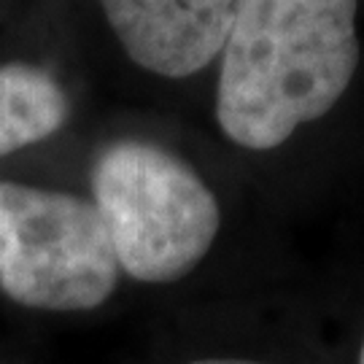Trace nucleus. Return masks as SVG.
Returning <instances> with one entry per match:
<instances>
[{
  "instance_id": "f257e3e1",
  "label": "nucleus",
  "mask_w": 364,
  "mask_h": 364,
  "mask_svg": "<svg viewBox=\"0 0 364 364\" xmlns=\"http://www.w3.org/2000/svg\"><path fill=\"white\" fill-rule=\"evenodd\" d=\"M359 0H235L216 119L232 144L267 151L321 119L359 65Z\"/></svg>"
},
{
  "instance_id": "f03ea898",
  "label": "nucleus",
  "mask_w": 364,
  "mask_h": 364,
  "mask_svg": "<svg viewBox=\"0 0 364 364\" xmlns=\"http://www.w3.org/2000/svg\"><path fill=\"white\" fill-rule=\"evenodd\" d=\"M92 203L119 273L170 284L192 273L219 235V203L181 156L146 141L105 146L92 165Z\"/></svg>"
},
{
  "instance_id": "7ed1b4c3",
  "label": "nucleus",
  "mask_w": 364,
  "mask_h": 364,
  "mask_svg": "<svg viewBox=\"0 0 364 364\" xmlns=\"http://www.w3.org/2000/svg\"><path fill=\"white\" fill-rule=\"evenodd\" d=\"M119 264L92 200L0 181V291L33 311L78 313L114 294Z\"/></svg>"
},
{
  "instance_id": "20e7f679",
  "label": "nucleus",
  "mask_w": 364,
  "mask_h": 364,
  "mask_svg": "<svg viewBox=\"0 0 364 364\" xmlns=\"http://www.w3.org/2000/svg\"><path fill=\"white\" fill-rule=\"evenodd\" d=\"M100 6L135 65L186 78L221 54L235 0H100Z\"/></svg>"
},
{
  "instance_id": "39448f33",
  "label": "nucleus",
  "mask_w": 364,
  "mask_h": 364,
  "mask_svg": "<svg viewBox=\"0 0 364 364\" xmlns=\"http://www.w3.org/2000/svg\"><path fill=\"white\" fill-rule=\"evenodd\" d=\"M70 100L46 68L0 63V159L36 146L65 127Z\"/></svg>"
},
{
  "instance_id": "423d86ee",
  "label": "nucleus",
  "mask_w": 364,
  "mask_h": 364,
  "mask_svg": "<svg viewBox=\"0 0 364 364\" xmlns=\"http://www.w3.org/2000/svg\"><path fill=\"white\" fill-rule=\"evenodd\" d=\"M186 364H262V362H248V359H197V362Z\"/></svg>"
},
{
  "instance_id": "0eeeda50",
  "label": "nucleus",
  "mask_w": 364,
  "mask_h": 364,
  "mask_svg": "<svg viewBox=\"0 0 364 364\" xmlns=\"http://www.w3.org/2000/svg\"><path fill=\"white\" fill-rule=\"evenodd\" d=\"M359 364H364V340H362V351H359Z\"/></svg>"
}]
</instances>
